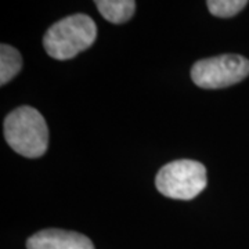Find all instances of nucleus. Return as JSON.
I'll list each match as a JSON object with an SVG mask.
<instances>
[{"label":"nucleus","instance_id":"1","mask_svg":"<svg viewBox=\"0 0 249 249\" xmlns=\"http://www.w3.org/2000/svg\"><path fill=\"white\" fill-rule=\"evenodd\" d=\"M4 137L14 151L25 158H39L49 147V129L42 114L32 107H19L4 119Z\"/></svg>","mask_w":249,"mask_h":249},{"label":"nucleus","instance_id":"2","mask_svg":"<svg viewBox=\"0 0 249 249\" xmlns=\"http://www.w3.org/2000/svg\"><path fill=\"white\" fill-rule=\"evenodd\" d=\"M97 27L86 14H73L62 18L49 28L43 37L46 53L55 60H71L94 43Z\"/></svg>","mask_w":249,"mask_h":249},{"label":"nucleus","instance_id":"3","mask_svg":"<svg viewBox=\"0 0 249 249\" xmlns=\"http://www.w3.org/2000/svg\"><path fill=\"white\" fill-rule=\"evenodd\" d=\"M208 184L206 169L201 162L178 160L166 163L157 175L155 186L162 196L190 201L198 196Z\"/></svg>","mask_w":249,"mask_h":249},{"label":"nucleus","instance_id":"4","mask_svg":"<svg viewBox=\"0 0 249 249\" xmlns=\"http://www.w3.org/2000/svg\"><path fill=\"white\" fill-rule=\"evenodd\" d=\"M249 75V60L238 54H222L196 61L191 68V79L202 89L229 88Z\"/></svg>","mask_w":249,"mask_h":249},{"label":"nucleus","instance_id":"5","mask_svg":"<svg viewBox=\"0 0 249 249\" xmlns=\"http://www.w3.org/2000/svg\"><path fill=\"white\" fill-rule=\"evenodd\" d=\"M28 249H94L93 242L83 234L49 229L36 232L27 241Z\"/></svg>","mask_w":249,"mask_h":249},{"label":"nucleus","instance_id":"6","mask_svg":"<svg viewBox=\"0 0 249 249\" xmlns=\"http://www.w3.org/2000/svg\"><path fill=\"white\" fill-rule=\"evenodd\" d=\"M100 14L112 24H124L133 17L136 1L133 0H96Z\"/></svg>","mask_w":249,"mask_h":249},{"label":"nucleus","instance_id":"7","mask_svg":"<svg viewBox=\"0 0 249 249\" xmlns=\"http://www.w3.org/2000/svg\"><path fill=\"white\" fill-rule=\"evenodd\" d=\"M22 68V58L17 49L9 45L0 46V85L4 86L14 79Z\"/></svg>","mask_w":249,"mask_h":249},{"label":"nucleus","instance_id":"8","mask_svg":"<svg viewBox=\"0 0 249 249\" xmlns=\"http://www.w3.org/2000/svg\"><path fill=\"white\" fill-rule=\"evenodd\" d=\"M248 4L247 0H208L206 6L211 14L220 18L237 16Z\"/></svg>","mask_w":249,"mask_h":249}]
</instances>
